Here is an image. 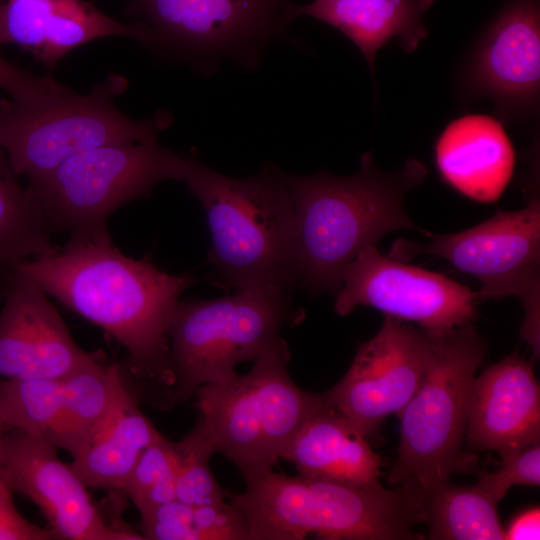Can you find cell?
Segmentation results:
<instances>
[{
  "mask_svg": "<svg viewBox=\"0 0 540 540\" xmlns=\"http://www.w3.org/2000/svg\"><path fill=\"white\" fill-rule=\"evenodd\" d=\"M427 334V370L397 415L398 454L387 477L388 485L413 481L425 490L476 466L475 456L463 449V443L472 385L487 353V345L472 323Z\"/></svg>",
  "mask_w": 540,
  "mask_h": 540,
  "instance_id": "5",
  "label": "cell"
},
{
  "mask_svg": "<svg viewBox=\"0 0 540 540\" xmlns=\"http://www.w3.org/2000/svg\"><path fill=\"white\" fill-rule=\"evenodd\" d=\"M325 396V395H324ZM281 459L298 474L354 487L381 485L384 462L368 438L326 402L297 431Z\"/></svg>",
  "mask_w": 540,
  "mask_h": 540,
  "instance_id": "19",
  "label": "cell"
},
{
  "mask_svg": "<svg viewBox=\"0 0 540 540\" xmlns=\"http://www.w3.org/2000/svg\"><path fill=\"white\" fill-rule=\"evenodd\" d=\"M160 434L127 386L70 465L88 488L123 491L139 456Z\"/></svg>",
  "mask_w": 540,
  "mask_h": 540,
  "instance_id": "21",
  "label": "cell"
},
{
  "mask_svg": "<svg viewBox=\"0 0 540 540\" xmlns=\"http://www.w3.org/2000/svg\"><path fill=\"white\" fill-rule=\"evenodd\" d=\"M140 517L144 539L248 540L245 519L231 502L195 506L174 500Z\"/></svg>",
  "mask_w": 540,
  "mask_h": 540,
  "instance_id": "25",
  "label": "cell"
},
{
  "mask_svg": "<svg viewBox=\"0 0 540 540\" xmlns=\"http://www.w3.org/2000/svg\"><path fill=\"white\" fill-rule=\"evenodd\" d=\"M466 438L477 450L499 454L540 440V389L533 364L510 354L475 377Z\"/></svg>",
  "mask_w": 540,
  "mask_h": 540,
  "instance_id": "17",
  "label": "cell"
},
{
  "mask_svg": "<svg viewBox=\"0 0 540 540\" xmlns=\"http://www.w3.org/2000/svg\"><path fill=\"white\" fill-rule=\"evenodd\" d=\"M175 445L178 453L176 500L195 506L225 502L228 492L219 485L209 465L217 451L201 423L197 421Z\"/></svg>",
  "mask_w": 540,
  "mask_h": 540,
  "instance_id": "27",
  "label": "cell"
},
{
  "mask_svg": "<svg viewBox=\"0 0 540 540\" xmlns=\"http://www.w3.org/2000/svg\"><path fill=\"white\" fill-rule=\"evenodd\" d=\"M497 505L476 483L447 480L425 490L422 524L432 540H505Z\"/></svg>",
  "mask_w": 540,
  "mask_h": 540,
  "instance_id": "24",
  "label": "cell"
},
{
  "mask_svg": "<svg viewBox=\"0 0 540 540\" xmlns=\"http://www.w3.org/2000/svg\"><path fill=\"white\" fill-rule=\"evenodd\" d=\"M429 348L425 331L384 315L380 330L359 346L343 378L324 392L326 402L367 438L373 436L419 388Z\"/></svg>",
  "mask_w": 540,
  "mask_h": 540,
  "instance_id": "13",
  "label": "cell"
},
{
  "mask_svg": "<svg viewBox=\"0 0 540 540\" xmlns=\"http://www.w3.org/2000/svg\"><path fill=\"white\" fill-rule=\"evenodd\" d=\"M1 479L30 499L46 517L58 539L141 540V534L106 523L87 486L57 447L45 438L18 430L4 435Z\"/></svg>",
  "mask_w": 540,
  "mask_h": 540,
  "instance_id": "14",
  "label": "cell"
},
{
  "mask_svg": "<svg viewBox=\"0 0 540 540\" xmlns=\"http://www.w3.org/2000/svg\"><path fill=\"white\" fill-rule=\"evenodd\" d=\"M0 89L11 100L38 107L61 99L74 90L46 76L33 74L0 57Z\"/></svg>",
  "mask_w": 540,
  "mask_h": 540,
  "instance_id": "30",
  "label": "cell"
},
{
  "mask_svg": "<svg viewBox=\"0 0 540 540\" xmlns=\"http://www.w3.org/2000/svg\"><path fill=\"white\" fill-rule=\"evenodd\" d=\"M501 456V466L496 472H483L477 485L499 503L515 485L539 486V443L509 451Z\"/></svg>",
  "mask_w": 540,
  "mask_h": 540,
  "instance_id": "28",
  "label": "cell"
},
{
  "mask_svg": "<svg viewBox=\"0 0 540 540\" xmlns=\"http://www.w3.org/2000/svg\"><path fill=\"white\" fill-rule=\"evenodd\" d=\"M177 469L175 442L160 434L139 456L123 492L134 500L156 484L176 477Z\"/></svg>",
  "mask_w": 540,
  "mask_h": 540,
  "instance_id": "29",
  "label": "cell"
},
{
  "mask_svg": "<svg viewBox=\"0 0 540 540\" xmlns=\"http://www.w3.org/2000/svg\"><path fill=\"white\" fill-rule=\"evenodd\" d=\"M471 85L504 112L534 106L540 87V10L537 0H513L484 34Z\"/></svg>",
  "mask_w": 540,
  "mask_h": 540,
  "instance_id": "16",
  "label": "cell"
},
{
  "mask_svg": "<svg viewBox=\"0 0 540 540\" xmlns=\"http://www.w3.org/2000/svg\"><path fill=\"white\" fill-rule=\"evenodd\" d=\"M478 292L440 273L405 264L363 248L344 269L335 293V312L346 316L369 306L403 322H415L430 334L472 323Z\"/></svg>",
  "mask_w": 540,
  "mask_h": 540,
  "instance_id": "12",
  "label": "cell"
},
{
  "mask_svg": "<svg viewBox=\"0 0 540 540\" xmlns=\"http://www.w3.org/2000/svg\"><path fill=\"white\" fill-rule=\"evenodd\" d=\"M5 430H6L5 427L0 421V479H1V473H2V464H3Z\"/></svg>",
  "mask_w": 540,
  "mask_h": 540,
  "instance_id": "33",
  "label": "cell"
},
{
  "mask_svg": "<svg viewBox=\"0 0 540 540\" xmlns=\"http://www.w3.org/2000/svg\"><path fill=\"white\" fill-rule=\"evenodd\" d=\"M317 1H323V2H326V1H335V0H317Z\"/></svg>",
  "mask_w": 540,
  "mask_h": 540,
  "instance_id": "34",
  "label": "cell"
},
{
  "mask_svg": "<svg viewBox=\"0 0 540 540\" xmlns=\"http://www.w3.org/2000/svg\"><path fill=\"white\" fill-rule=\"evenodd\" d=\"M125 384L122 368L100 355L62 378L63 402L51 439L74 458L106 420Z\"/></svg>",
  "mask_w": 540,
  "mask_h": 540,
  "instance_id": "22",
  "label": "cell"
},
{
  "mask_svg": "<svg viewBox=\"0 0 540 540\" xmlns=\"http://www.w3.org/2000/svg\"><path fill=\"white\" fill-rule=\"evenodd\" d=\"M185 166V157L158 141L111 144L69 157L26 188L52 229L69 234L66 245L108 244L110 216L162 181H182Z\"/></svg>",
  "mask_w": 540,
  "mask_h": 540,
  "instance_id": "7",
  "label": "cell"
},
{
  "mask_svg": "<svg viewBox=\"0 0 540 540\" xmlns=\"http://www.w3.org/2000/svg\"><path fill=\"white\" fill-rule=\"evenodd\" d=\"M182 182L200 201L211 236L209 262L224 288L297 283L295 215L284 173L264 166L228 177L196 155L185 157Z\"/></svg>",
  "mask_w": 540,
  "mask_h": 540,
  "instance_id": "4",
  "label": "cell"
},
{
  "mask_svg": "<svg viewBox=\"0 0 540 540\" xmlns=\"http://www.w3.org/2000/svg\"><path fill=\"white\" fill-rule=\"evenodd\" d=\"M0 312V376L4 379H62L99 354L83 350L71 336L47 293L16 272Z\"/></svg>",
  "mask_w": 540,
  "mask_h": 540,
  "instance_id": "15",
  "label": "cell"
},
{
  "mask_svg": "<svg viewBox=\"0 0 540 540\" xmlns=\"http://www.w3.org/2000/svg\"><path fill=\"white\" fill-rule=\"evenodd\" d=\"M239 494L228 493L242 513L248 540L420 539L425 491L413 481L386 489L354 487L273 470L245 480Z\"/></svg>",
  "mask_w": 540,
  "mask_h": 540,
  "instance_id": "3",
  "label": "cell"
},
{
  "mask_svg": "<svg viewBox=\"0 0 540 540\" xmlns=\"http://www.w3.org/2000/svg\"><path fill=\"white\" fill-rule=\"evenodd\" d=\"M290 359L279 337L248 373L194 394L197 421L244 480L272 471L297 431L325 403L324 392L305 391L293 381Z\"/></svg>",
  "mask_w": 540,
  "mask_h": 540,
  "instance_id": "6",
  "label": "cell"
},
{
  "mask_svg": "<svg viewBox=\"0 0 540 540\" xmlns=\"http://www.w3.org/2000/svg\"><path fill=\"white\" fill-rule=\"evenodd\" d=\"M426 167L416 159L385 174L371 152L350 177L328 173L284 174L295 215L297 282L311 293H336L342 273L368 245L389 232L418 230L404 207L409 190L421 184Z\"/></svg>",
  "mask_w": 540,
  "mask_h": 540,
  "instance_id": "2",
  "label": "cell"
},
{
  "mask_svg": "<svg viewBox=\"0 0 540 540\" xmlns=\"http://www.w3.org/2000/svg\"><path fill=\"white\" fill-rule=\"evenodd\" d=\"M434 154L441 178L477 202L497 201L513 175L512 143L491 116L469 114L453 120L438 137Z\"/></svg>",
  "mask_w": 540,
  "mask_h": 540,
  "instance_id": "18",
  "label": "cell"
},
{
  "mask_svg": "<svg viewBox=\"0 0 540 540\" xmlns=\"http://www.w3.org/2000/svg\"><path fill=\"white\" fill-rule=\"evenodd\" d=\"M540 538V510L533 507L512 520L505 529V540H524Z\"/></svg>",
  "mask_w": 540,
  "mask_h": 540,
  "instance_id": "32",
  "label": "cell"
},
{
  "mask_svg": "<svg viewBox=\"0 0 540 540\" xmlns=\"http://www.w3.org/2000/svg\"><path fill=\"white\" fill-rule=\"evenodd\" d=\"M435 0H335L295 4V17L320 20L348 37L363 53L372 76L375 56L391 38L400 39L406 53L414 52L428 31L422 14Z\"/></svg>",
  "mask_w": 540,
  "mask_h": 540,
  "instance_id": "20",
  "label": "cell"
},
{
  "mask_svg": "<svg viewBox=\"0 0 540 540\" xmlns=\"http://www.w3.org/2000/svg\"><path fill=\"white\" fill-rule=\"evenodd\" d=\"M53 229L0 148V300L16 267L55 254Z\"/></svg>",
  "mask_w": 540,
  "mask_h": 540,
  "instance_id": "23",
  "label": "cell"
},
{
  "mask_svg": "<svg viewBox=\"0 0 540 540\" xmlns=\"http://www.w3.org/2000/svg\"><path fill=\"white\" fill-rule=\"evenodd\" d=\"M430 242L397 240L389 257L406 262L418 255L443 258L481 284L480 300L518 297L525 309L521 337L539 356L540 200L534 190L524 208L498 210L482 223L452 234H431Z\"/></svg>",
  "mask_w": 540,
  "mask_h": 540,
  "instance_id": "11",
  "label": "cell"
},
{
  "mask_svg": "<svg viewBox=\"0 0 540 540\" xmlns=\"http://www.w3.org/2000/svg\"><path fill=\"white\" fill-rule=\"evenodd\" d=\"M63 402L62 379H4L0 382V421L51 442Z\"/></svg>",
  "mask_w": 540,
  "mask_h": 540,
  "instance_id": "26",
  "label": "cell"
},
{
  "mask_svg": "<svg viewBox=\"0 0 540 540\" xmlns=\"http://www.w3.org/2000/svg\"><path fill=\"white\" fill-rule=\"evenodd\" d=\"M288 288L250 286L213 300L179 301L169 327L168 407L202 386L234 378L279 337L289 310Z\"/></svg>",
  "mask_w": 540,
  "mask_h": 540,
  "instance_id": "8",
  "label": "cell"
},
{
  "mask_svg": "<svg viewBox=\"0 0 540 540\" xmlns=\"http://www.w3.org/2000/svg\"><path fill=\"white\" fill-rule=\"evenodd\" d=\"M290 0H133L127 13L157 56L213 73L224 61L260 65L296 19Z\"/></svg>",
  "mask_w": 540,
  "mask_h": 540,
  "instance_id": "9",
  "label": "cell"
},
{
  "mask_svg": "<svg viewBox=\"0 0 540 540\" xmlns=\"http://www.w3.org/2000/svg\"><path fill=\"white\" fill-rule=\"evenodd\" d=\"M15 271L114 337L128 352L129 372L161 389L168 407L169 327L180 295L197 282L193 276L171 275L112 243L66 245Z\"/></svg>",
  "mask_w": 540,
  "mask_h": 540,
  "instance_id": "1",
  "label": "cell"
},
{
  "mask_svg": "<svg viewBox=\"0 0 540 540\" xmlns=\"http://www.w3.org/2000/svg\"><path fill=\"white\" fill-rule=\"evenodd\" d=\"M127 86L125 76L112 73L87 94L73 91L38 107L0 99V148L14 172L29 179L89 149L158 141L172 115L161 111L145 120L126 116L114 99Z\"/></svg>",
  "mask_w": 540,
  "mask_h": 540,
  "instance_id": "10",
  "label": "cell"
},
{
  "mask_svg": "<svg viewBox=\"0 0 540 540\" xmlns=\"http://www.w3.org/2000/svg\"><path fill=\"white\" fill-rule=\"evenodd\" d=\"M12 489L0 479V540H50L55 535L24 518L17 510Z\"/></svg>",
  "mask_w": 540,
  "mask_h": 540,
  "instance_id": "31",
  "label": "cell"
}]
</instances>
